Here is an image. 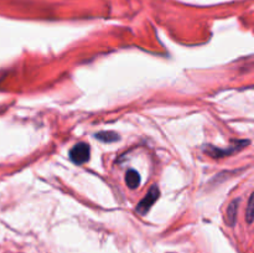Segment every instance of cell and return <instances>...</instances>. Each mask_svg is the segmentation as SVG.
Masks as SVG:
<instances>
[{"label":"cell","instance_id":"6da1fadb","mask_svg":"<svg viewBox=\"0 0 254 253\" xmlns=\"http://www.w3.org/2000/svg\"><path fill=\"white\" fill-rule=\"evenodd\" d=\"M91 155V148L87 143H78L69 150V159L77 165H82L88 161Z\"/></svg>","mask_w":254,"mask_h":253},{"label":"cell","instance_id":"7a4b0ae2","mask_svg":"<svg viewBox=\"0 0 254 253\" xmlns=\"http://www.w3.org/2000/svg\"><path fill=\"white\" fill-rule=\"evenodd\" d=\"M159 196H160L159 188L156 185H153L150 189H149L145 197L138 203V206H136V212L140 213V215H145V213L150 210L151 206L155 203V201L158 200Z\"/></svg>","mask_w":254,"mask_h":253},{"label":"cell","instance_id":"3957f363","mask_svg":"<svg viewBox=\"0 0 254 253\" xmlns=\"http://www.w3.org/2000/svg\"><path fill=\"white\" fill-rule=\"evenodd\" d=\"M140 175H139L138 171L133 170V169H130V170L127 171L126 174V183H127V186H128L129 189H136L139 185H140Z\"/></svg>","mask_w":254,"mask_h":253},{"label":"cell","instance_id":"277c9868","mask_svg":"<svg viewBox=\"0 0 254 253\" xmlns=\"http://www.w3.org/2000/svg\"><path fill=\"white\" fill-rule=\"evenodd\" d=\"M238 203H240V198L232 201L227 208V216H226V221L230 226H235L236 218H237V211H238Z\"/></svg>","mask_w":254,"mask_h":253},{"label":"cell","instance_id":"5b68a950","mask_svg":"<svg viewBox=\"0 0 254 253\" xmlns=\"http://www.w3.org/2000/svg\"><path fill=\"white\" fill-rule=\"evenodd\" d=\"M238 149L240 148H233V146H231L230 149H218L216 146H210V148H206V153L210 154L213 158H221V156L233 153V151L238 150Z\"/></svg>","mask_w":254,"mask_h":253},{"label":"cell","instance_id":"8992f818","mask_svg":"<svg viewBox=\"0 0 254 253\" xmlns=\"http://www.w3.org/2000/svg\"><path fill=\"white\" fill-rule=\"evenodd\" d=\"M94 136L103 143H112V141L119 140V135L114 131H99Z\"/></svg>","mask_w":254,"mask_h":253},{"label":"cell","instance_id":"52a82bcc","mask_svg":"<svg viewBox=\"0 0 254 253\" xmlns=\"http://www.w3.org/2000/svg\"><path fill=\"white\" fill-rule=\"evenodd\" d=\"M253 198H254V195L250 196V200H248V206H247V222L252 223L253 222V217H254V205H253Z\"/></svg>","mask_w":254,"mask_h":253}]
</instances>
